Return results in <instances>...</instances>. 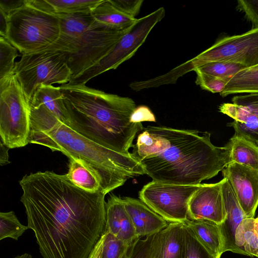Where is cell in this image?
<instances>
[{"instance_id":"cell-25","label":"cell","mask_w":258,"mask_h":258,"mask_svg":"<svg viewBox=\"0 0 258 258\" xmlns=\"http://www.w3.org/2000/svg\"><path fill=\"white\" fill-rule=\"evenodd\" d=\"M66 175L72 183L82 189L90 192L102 191L96 176L78 161L70 159L69 169Z\"/></svg>"},{"instance_id":"cell-6","label":"cell","mask_w":258,"mask_h":258,"mask_svg":"<svg viewBox=\"0 0 258 258\" xmlns=\"http://www.w3.org/2000/svg\"><path fill=\"white\" fill-rule=\"evenodd\" d=\"M214 61H226L246 68L258 65V27L241 34L218 39L211 47L197 56L153 79L155 85L173 84L186 73Z\"/></svg>"},{"instance_id":"cell-10","label":"cell","mask_w":258,"mask_h":258,"mask_svg":"<svg viewBox=\"0 0 258 258\" xmlns=\"http://www.w3.org/2000/svg\"><path fill=\"white\" fill-rule=\"evenodd\" d=\"M165 15L164 8L160 7L138 19L132 28L122 36L105 56L94 66L72 78L68 84L85 85L92 78L108 71L117 69L135 54L154 26L164 18Z\"/></svg>"},{"instance_id":"cell-22","label":"cell","mask_w":258,"mask_h":258,"mask_svg":"<svg viewBox=\"0 0 258 258\" xmlns=\"http://www.w3.org/2000/svg\"><path fill=\"white\" fill-rule=\"evenodd\" d=\"M224 147L229 163L234 162L258 170V146L255 143L234 135Z\"/></svg>"},{"instance_id":"cell-17","label":"cell","mask_w":258,"mask_h":258,"mask_svg":"<svg viewBox=\"0 0 258 258\" xmlns=\"http://www.w3.org/2000/svg\"><path fill=\"white\" fill-rule=\"evenodd\" d=\"M185 244L182 222H173L155 234L151 258H184Z\"/></svg>"},{"instance_id":"cell-44","label":"cell","mask_w":258,"mask_h":258,"mask_svg":"<svg viewBox=\"0 0 258 258\" xmlns=\"http://www.w3.org/2000/svg\"><path fill=\"white\" fill-rule=\"evenodd\" d=\"M255 144H256L257 145V146H258V142L256 143Z\"/></svg>"},{"instance_id":"cell-34","label":"cell","mask_w":258,"mask_h":258,"mask_svg":"<svg viewBox=\"0 0 258 258\" xmlns=\"http://www.w3.org/2000/svg\"><path fill=\"white\" fill-rule=\"evenodd\" d=\"M227 125L234 128V135L241 137L254 143L258 142V122L243 123L234 120L229 122Z\"/></svg>"},{"instance_id":"cell-38","label":"cell","mask_w":258,"mask_h":258,"mask_svg":"<svg viewBox=\"0 0 258 258\" xmlns=\"http://www.w3.org/2000/svg\"><path fill=\"white\" fill-rule=\"evenodd\" d=\"M114 1L122 11L134 18H136L139 13L144 2L143 0H114Z\"/></svg>"},{"instance_id":"cell-19","label":"cell","mask_w":258,"mask_h":258,"mask_svg":"<svg viewBox=\"0 0 258 258\" xmlns=\"http://www.w3.org/2000/svg\"><path fill=\"white\" fill-rule=\"evenodd\" d=\"M183 223L210 253L216 258H220L223 245L219 224L204 219H188Z\"/></svg>"},{"instance_id":"cell-39","label":"cell","mask_w":258,"mask_h":258,"mask_svg":"<svg viewBox=\"0 0 258 258\" xmlns=\"http://www.w3.org/2000/svg\"><path fill=\"white\" fill-rule=\"evenodd\" d=\"M26 3V0H0V9L8 16L22 7Z\"/></svg>"},{"instance_id":"cell-31","label":"cell","mask_w":258,"mask_h":258,"mask_svg":"<svg viewBox=\"0 0 258 258\" xmlns=\"http://www.w3.org/2000/svg\"><path fill=\"white\" fill-rule=\"evenodd\" d=\"M219 111L236 120L243 123L258 122V117L246 108L233 103H223Z\"/></svg>"},{"instance_id":"cell-43","label":"cell","mask_w":258,"mask_h":258,"mask_svg":"<svg viewBox=\"0 0 258 258\" xmlns=\"http://www.w3.org/2000/svg\"><path fill=\"white\" fill-rule=\"evenodd\" d=\"M15 258H33L32 256L28 253H25L22 254L21 255H18L16 256Z\"/></svg>"},{"instance_id":"cell-12","label":"cell","mask_w":258,"mask_h":258,"mask_svg":"<svg viewBox=\"0 0 258 258\" xmlns=\"http://www.w3.org/2000/svg\"><path fill=\"white\" fill-rule=\"evenodd\" d=\"M221 171L246 217L254 218L258 206V170L231 162Z\"/></svg>"},{"instance_id":"cell-20","label":"cell","mask_w":258,"mask_h":258,"mask_svg":"<svg viewBox=\"0 0 258 258\" xmlns=\"http://www.w3.org/2000/svg\"><path fill=\"white\" fill-rule=\"evenodd\" d=\"M39 105H43L46 107L61 123L69 124V119L59 86L44 85L39 86L35 92L30 106L36 107Z\"/></svg>"},{"instance_id":"cell-8","label":"cell","mask_w":258,"mask_h":258,"mask_svg":"<svg viewBox=\"0 0 258 258\" xmlns=\"http://www.w3.org/2000/svg\"><path fill=\"white\" fill-rule=\"evenodd\" d=\"M14 74L29 104L39 86L67 84L72 78L65 53L48 48L22 54L15 62Z\"/></svg>"},{"instance_id":"cell-30","label":"cell","mask_w":258,"mask_h":258,"mask_svg":"<svg viewBox=\"0 0 258 258\" xmlns=\"http://www.w3.org/2000/svg\"><path fill=\"white\" fill-rule=\"evenodd\" d=\"M105 238L101 258H122L130 246L125 245L110 232L104 230Z\"/></svg>"},{"instance_id":"cell-33","label":"cell","mask_w":258,"mask_h":258,"mask_svg":"<svg viewBox=\"0 0 258 258\" xmlns=\"http://www.w3.org/2000/svg\"><path fill=\"white\" fill-rule=\"evenodd\" d=\"M196 83L200 88L213 93H221L225 89L229 80L213 77L198 71Z\"/></svg>"},{"instance_id":"cell-7","label":"cell","mask_w":258,"mask_h":258,"mask_svg":"<svg viewBox=\"0 0 258 258\" xmlns=\"http://www.w3.org/2000/svg\"><path fill=\"white\" fill-rule=\"evenodd\" d=\"M60 34L55 15L28 3L8 16L6 39L23 54L36 52L55 43Z\"/></svg>"},{"instance_id":"cell-1","label":"cell","mask_w":258,"mask_h":258,"mask_svg":"<svg viewBox=\"0 0 258 258\" xmlns=\"http://www.w3.org/2000/svg\"><path fill=\"white\" fill-rule=\"evenodd\" d=\"M19 183L27 226L43 258H88L105 229L106 195L49 171L26 175Z\"/></svg>"},{"instance_id":"cell-35","label":"cell","mask_w":258,"mask_h":258,"mask_svg":"<svg viewBox=\"0 0 258 258\" xmlns=\"http://www.w3.org/2000/svg\"><path fill=\"white\" fill-rule=\"evenodd\" d=\"M236 8L244 13L247 20L251 23L252 28L258 27V0H239Z\"/></svg>"},{"instance_id":"cell-4","label":"cell","mask_w":258,"mask_h":258,"mask_svg":"<svg viewBox=\"0 0 258 258\" xmlns=\"http://www.w3.org/2000/svg\"><path fill=\"white\" fill-rule=\"evenodd\" d=\"M29 143L62 152L70 159L78 161L89 168L106 195L130 178L146 174L141 163L132 155L103 147L77 133L65 123L29 140Z\"/></svg>"},{"instance_id":"cell-18","label":"cell","mask_w":258,"mask_h":258,"mask_svg":"<svg viewBox=\"0 0 258 258\" xmlns=\"http://www.w3.org/2000/svg\"><path fill=\"white\" fill-rule=\"evenodd\" d=\"M90 13L97 23L119 30L131 29L138 20L122 11L114 0H102Z\"/></svg>"},{"instance_id":"cell-16","label":"cell","mask_w":258,"mask_h":258,"mask_svg":"<svg viewBox=\"0 0 258 258\" xmlns=\"http://www.w3.org/2000/svg\"><path fill=\"white\" fill-rule=\"evenodd\" d=\"M105 211L104 230L121 240L127 246H130L139 238L122 198L111 195L105 203Z\"/></svg>"},{"instance_id":"cell-24","label":"cell","mask_w":258,"mask_h":258,"mask_svg":"<svg viewBox=\"0 0 258 258\" xmlns=\"http://www.w3.org/2000/svg\"><path fill=\"white\" fill-rule=\"evenodd\" d=\"M258 93V65L238 72L229 81L222 97L238 93Z\"/></svg>"},{"instance_id":"cell-14","label":"cell","mask_w":258,"mask_h":258,"mask_svg":"<svg viewBox=\"0 0 258 258\" xmlns=\"http://www.w3.org/2000/svg\"><path fill=\"white\" fill-rule=\"evenodd\" d=\"M222 180V191L226 217L219 224L223 241V252L230 251L241 254L236 244V233L243 219L247 218L228 180Z\"/></svg>"},{"instance_id":"cell-5","label":"cell","mask_w":258,"mask_h":258,"mask_svg":"<svg viewBox=\"0 0 258 258\" xmlns=\"http://www.w3.org/2000/svg\"><path fill=\"white\" fill-rule=\"evenodd\" d=\"M59 18V37L46 48L65 53L72 79L97 63L130 30H119L102 25L95 21L90 13Z\"/></svg>"},{"instance_id":"cell-37","label":"cell","mask_w":258,"mask_h":258,"mask_svg":"<svg viewBox=\"0 0 258 258\" xmlns=\"http://www.w3.org/2000/svg\"><path fill=\"white\" fill-rule=\"evenodd\" d=\"M131 121L133 123H139L143 121H156L155 117L147 106L141 105L136 107L131 115Z\"/></svg>"},{"instance_id":"cell-40","label":"cell","mask_w":258,"mask_h":258,"mask_svg":"<svg viewBox=\"0 0 258 258\" xmlns=\"http://www.w3.org/2000/svg\"><path fill=\"white\" fill-rule=\"evenodd\" d=\"M105 238V233L103 232L101 237L95 245L88 258H101L103 244Z\"/></svg>"},{"instance_id":"cell-15","label":"cell","mask_w":258,"mask_h":258,"mask_svg":"<svg viewBox=\"0 0 258 258\" xmlns=\"http://www.w3.org/2000/svg\"><path fill=\"white\" fill-rule=\"evenodd\" d=\"M122 199L138 238L155 234L168 226L167 221L141 200L127 197Z\"/></svg>"},{"instance_id":"cell-3","label":"cell","mask_w":258,"mask_h":258,"mask_svg":"<svg viewBox=\"0 0 258 258\" xmlns=\"http://www.w3.org/2000/svg\"><path fill=\"white\" fill-rule=\"evenodd\" d=\"M163 128L167 139L166 148L140 160L152 180L199 184L217 175L229 163L226 149L214 146L209 133L201 136L196 130Z\"/></svg>"},{"instance_id":"cell-41","label":"cell","mask_w":258,"mask_h":258,"mask_svg":"<svg viewBox=\"0 0 258 258\" xmlns=\"http://www.w3.org/2000/svg\"><path fill=\"white\" fill-rule=\"evenodd\" d=\"M8 29V15L0 9V36L6 38Z\"/></svg>"},{"instance_id":"cell-42","label":"cell","mask_w":258,"mask_h":258,"mask_svg":"<svg viewBox=\"0 0 258 258\" xmlns=\"http://www.w3.org/2000/svg\"><path fill=\"white\" fill-rule=\"evenodd\" d=\"M9 148L1 141L0 147V164L1 166L8 164L9 161Z\"/></svg>"},{"instance_id":"cell-32","label":"cell","mask_w":258,"mask_h":258,"mask_svg":"<svg viewBox=\"0 0 258 258\" xmlns=\"http://www.w3.org/2000/svg\"><path fill=\"white\" fill-rule=\"evenodd\" d=\"M154 235L146 236L144 239L139 238L136 239L129 246L122 258H151Z\"/></svg>"},{"instance_id":"cell-9","label":"cell","mask_w":258,"mask_h":258,"mask_svg":"<svg viewBox=\"0 0 258 258\" xmlns=\"http://www.w3.org/2000/svg\"><path fill=\"white\" fill-rule=\"evenodd\" d=\"M30 107L13 74L0 79V135L9 149L29 143Z\"/></svg>"},{"instance_id":"cell-11","label":"cell","mask_w":258,"mask_h":258,"mask_svg":"<svg viewBox=\"0 0 258 258\" xmlns=\"http://www.w3.org/2000/svg\"><path fill=\"white\" fill-rule=\"evenodd\" d=\"M170 184L152 180L145 185L139 198L168 222H184L188 219V204L201 186Z\"/></svg>"},{"instance_id":"cell-2","label":"cell","mask_w":258,"mask_h":258,"mask_svg":"<svg viewBox=\"0 0 258 258\" xmlns=\"http://www.w3.org/2000/svg\"><path fill=\"white\" fill-rule=\"evenodd\" d=\"M69 123L88 139L108 149L130 154L133 141L144 128L131 121L134 100L92 88L86 85L60 86Z\"/></svg>"},{"instance_id":"cell-29","label":"cell","mask_w":258,"mask_h":258,"mask_svg":"<svg viewBox=\"0 0 258 258\" xmlns=\"http://www.w3.org/2000/svg\"><path fill=\"white\" fill-rule=\"evenodd\" d=\"M183 228L184 258H216L197 239L191 230L184 223Z\"/></svg>"},{"instance_id":"cell-23","label":"cell","mask_w":258,"mask_h":258,"mask_svg":"<svg viewBox=\"0 0 258 258\" xmlns=\"http://www.w3.org/2000/svg\"><path fill=\"white\" fill-rule=\"evenodd\" d=\"M235 238L241 254L258 257V217L243 219L237 229Z\"/></svg>"},{"instance_id":"cell-21","label":"cell","mask_w":258,"mask_h":258,"mask_svg":"<svg viewBox=\"0 0 258 258\" xmlns=\"http://www.w3.org/2000/svg\"><path fill=\"white\" fill-rule=\"evenodd\" d=\"M102 0H27L41 10L56 16L90 13Z\"/></svg>"},{"instance_id":"cell-36","label":"cell","mask_w":258,"mask_h":258,"mask_svg":"<svg viewBox=\"0 0 258 258\" xmlns=\"http://www.w3.org/2000/svg\"><path fill=\"white\" fill-rule=\"evenodd\" d=\"M232 103L244 107L258 117V93L234 96Z\"/></svg>"},{"instance_id":"cell-28","label":"cell","mask_w":258,"mask_h":258,"mask_svg":"<svg viewBox=\"0 0 258 258\" xmlns=\"http://www.w3.org/2000/svg\"><path fill=\"white\" fill-rule=\"evenodd\" d=\"M17 50L6 38L0 36V79L14 74Z\"/></svg>"},{"instance_id":"cell-27","label":"cell","mask_w":258,"mask_h":258,"mask_svg":"<svg viewBox=\"0 0 258 258\" xmlns=\"http://www.w3.org/2000/svg\"><path fill=\"white\" fill-rule=\"evenodd\" d=\"M28 226L22 224L13 211L0 213V240L7 238L18 240Z\"/></svg>"},{"instance_id":"cell-26","label":"cell","mask_w":258,"mask_h":258,"mask_svg":"<svg viewBox=\"0 0 258 258\" xmlns=\"http://www.w3.org/2000/svg\"><path fill=\"white\" fill-rule=\"evenodd\" d=\"M246 68L241 64L226 61H214L203 64L194 70L220 79L230 80Z\"/></svg>"},{"instance_id":"cell-13","label":"cell","mask_w":258,"mask_h":258,"mask_svg":"<svg viewBox=\"0 0 258 258\" xmlns=\"http://www.w3.org/2000/svg\"><path fill=\"white\" fill-rule=\"evenodd\" d=\"M189 219H204L218 224L226 217L222 180L215 183L202 184L190 198L188 204Z\"/></svg>"}]
</instances>
